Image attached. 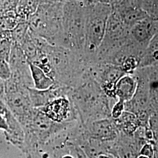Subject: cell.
I'll return each instance as SVG.
<instances>
[{
    "label": "cell",
    "mask_w": 158,
    "mask_h": 158,
    "mask_svg": "<svg viewBox=\"0 0 158 158\" xmlns=\"http://www.w3.org/2000/svg\"><path fill=\"white\" fill-rule=\"evenodd\" d=\"M68 97L84 125L101 119L111 117L108 97L101 86L90 76L85 78L78 85L70 89Z\"/></svg>",
    "instance_id": "1"
},
{
    "label": "cell",
    "mask_w": 158,
    "mask_h": 158,
    "mask_svg": "<svg viewBox=\"0 0 158 158\" xmlns=\"http://www.w3.org/2000/svg\"><path fill=\"white\" fill-rule=\"evenodd\" d=\"M63 2L40 4L37 11L29 18V30L52 45L65 48L63 29Z\"/></svg>",
    "instance_id": "2"
},
{
    "label": "cell",
    "mask_w": 158,
    "mask_h": 158,
    "mask_svg": "<svg viewBox=\"0 0 158 158\" xmlns=\"http://www.w3.org/2000/svg\"><path fill=\"white\" fill-rule=\"evenodd\" d=\"M86 6L80 0H68L63 6V29L66 48L84 52Z\"/></svg>",
    "instance_id": "3"
},
{
    "label": "cell",
    "mask_w": 158,
    "mask_h": 158,
    "mask_svg": "<svg viewBox=\"0 0 158 158\" xmlns=\"http://www.w3.org/2000/svg\"><path fill=\"white\" fill-rule=\"evenodd\" d=\"M67 122L56 123L52 121L38 108H35L32 115L22 125L25 132V146L23 152L26 155L62 130Z\"/></svg>",
    "instance_id": "4"
},
{
    "label": "cell",
    "mask_w": 158,
    "mask_h": 158,
    "mask_svg": "<svg viewBox=\"0 0 158 158\" xmlns=\"http://www.w3.org/2000/svg\"><path fill=\"white\" fill-rule=\"evenodd\" d=\"M111 10L110 4L100 2L86 6L84 49L85 54L93 56L102 45Z\"/></svg>",
    "instance_id": "5"
},
{
    "label": "cell",
    "mask_w": 158,
    "mask_h": 158,
    "mask_svg": "<svg viewBox=\"0 0 158 158\" xmlns=\"http://www.w3.org/2000/svg\"><path fill=\"white\" fill-rule=\"evenodd\" d=\"M38 109L47 117L56 123L80 119L77 110L68 96L57 97Z\"/></svg>",
    "instance_id": "6"
},
{
    "label": "cell",
    "mask_w": 158,
    "mask_h": 158,
    "mask_svg": "<svg viewBox=\"0 0 158 158\" xmlns=\"http://www.w3.org/2000/svg\"><path fill=\"white\" fill-rule=\"evenodd\" d=\"M4 99L8 109L21 125L33 114L35 108L31 102L28 89L6 93Z\"/></svg>",
    "instance_id": "7"
},
{
    "label": "cell",
    "mask_w": 158,
    "mask_h": 158,
    "mask_svg": "<svg viewBox=\"0 0 158 158\" xmlns=\"http://www.w3.org/2000/svg\"><path fill=\"white\" fill-rule=\"evenodd\" d=\"M85 126L92 138L102 141H115L118 137V130L111 117L96 120Z\"/></svg>",
    "instance_id": "8"
},
{
    "label": "cell",
    "mask_w": 158,
    "mask_h": 158,
    "mask_svg": "<svg viewBox=\"0 0 158 158\" xmlns=\"http://www.w3.org/2000/svg\"><path fill=\"white\" fill-rule=\"evenodd\" d=\"M69 89L58 85H54L46 90H38L34 87L28 88L29 96L32 106L36 108L44 107L59 97L68 96Z\"/></svg>",
    "instance_id": "9"
},
{
    "label": "cell",
    "mask_w": 158,
    "mask_h": 158,
    "mask_svg": "<svg viewBox=\"0 0 158 158\" xmlns=\"http://www.w3.org/2000/svg\"><path fill=\"white\" fill-rule=\"evenodd\" d=\"M4 117L6 118L8 126V130L4 132L6 140L23 152L25 146V132L22 125L10 110Z\"/></svg>",
    "instance_id": "10"
},
{
    "label": "cell",
    "mask_w": 158,
    "mask_h": 158,
    "mask_svg": "<svg viewBox=\"0 0 158 158\" xmlns=\"http://www.w3.org/2000/svg\"><path fill=\"white\" fill-rule=\"evenodd\" d=\"M137 80L130 74L122 76L115 84V96L118 100L128 102L132 99L138 89Z\"/></svg>",
    "instance_id": "11"
},
{
    "label": "cell",
    "mask_w": 158,
    "mask_h": 158,
    "mask_svg": "<svg viewBox=\"0 0 158 158\" xmlns=\"http://www.w3.org/2000/svg\"><path fill=\"white\" fill-rule=\"evenodd\" d=\"M114 120L118 130L119 134L132 136L137 128L140 127L135 114L126 110L118 118Z\"/></svg>",
    "instance_id": "12"
},
{
    "label": "cell",
    "mask_w": 158,
    "mask_h": 158,
    "mask_svg": "<svg viewBox=\"0 0 158 158\" xmlns=\"http://www.w3.org/2000/svg\"><path fill=\"white\" fill-rule=\"evenodd\" d=\"M153 24L147 17L135 23L131 29L132 36L138 42L149 40L153 33Z\"/></svg>",
    "instance_id": "13"
},
{
    "label": "cell",
    "mask_w": 158,
    "mask_h": 158,
    "mask_svg": "<svg viewBox=\"0 0 158 158\" xmlns=\"http://www.w3.org/2000/svg\"><path fill=\"white\" fill-rule=\"evenodd\" d=\"M34 88L38 90H46L54 85L55 81L48 76L39 67L29 63Z\"/></svg>",
    "instance_id": "14"
},
{
    "label": "cell",
    "mask_w": 158,
    "mask_h": 158,
    "mask_svg": "<svg viewBox=\"0 0 158 158\" xmlns=\"http://www.w3.org/2000/svg\"><path fill=\"white\" fill-rule=\"evenodd\" d=\"M40 4V0H18L15 11L17 17L21 21H28Z\"/></svg>",
    "instance_id": "15"
},
{
    "label": "cell",
    "mask_w": 158,
    "mask_h": 158,
    "mask_svg": "<svg viewBox=\"0 0 158 158\" xmlns=\"http://www.w3.org/2000/svg\"><path fill=\"white\" fill-rule=\"evenodd\" d=\"M29 27L28 21H21L11 31V40L14 44L20 46L28 36Z\"/></svg>",
    "instance_id": "16"
},
{
    "label": "cell",
    "mask_w": 158,
    "mask_h": 158,
    "mask_svg": "<svg viewBox=\"0 0 158 158\" xmlns=\"http://www.w3.org/2000/svg\"><path fill=\"white\" fill-rule=\"evenodd\" d=\"M19 46L22 49L29 63H31L34 60L40 52L30 36L29 31L28 36Z\"/></svg>",
    "instance_id": "17"
},
{
    "label": "cell",
    "mask_w": 158,
    "mask_h": 158,
    "mask_svg": "<svg viewBox=\"0 0 158 158\" xmlns=\"http://www.w3.org/2000/svg\"><path fill=\"white\" fill-rule=\"evenodd\" d=\"M13 42L11 39L0 40V59L8 62L11 53Z\"/></svg>",
    "instance_id": "18"
},
{
    "label": "cell",
    "mask_w": 158,
    "mask_h": 158,
    "mask_svg": "<svg viewBox=\"0 0 158 158\" xmlns=\"http://www.w3.org/2000/svg\"><path fill=\"white\" fill-rule=\"evenodd\" d=\"M18 0H0V15L16 12Z\"/></svg>",
    "instance_id": "19"
},
{
    "label": "cell",
    "mask_w": 158,
    "mask_h": 158,
    "mask_svg": "<svg viewBox=\"0 0 158 158\" xmlns=\"http://www.w3.org/2000/svg\"><path fill=\"white\" fill-rule=\"evenodd\" d=\"M11 69L9 63L0 59V79L5 81L11 77Z\"/></svg>",
    "instance_id": "20"
},
{
    "label": "cell",
    "mask_w": 158,
    "mask_h": 158,
    "mask_svg": "<svg viewBox=\"0 0 158 158\" xmlns=\"http://www.w3.org/2000/svg\"><path fill=\"white\" fill-rule=\"evenodd\" d=\"M125 111V102L118 100L111 109V117L114 119L118 118Z\"/></svg>",
    "instance_id": "21"
},
{
    "label": "cell",
    "mask_w": 158,
    "mask_h": 158,
    "mask_svg": "<svg viewBox=\"0 0 158 158\" xmlns=\"http://www.w3.org/2000/svg\"><path fill=\"white\" fill-rule=\"evenodd\" d=\"M155 154V145L153 141L147 142L139 151V155L149 158H153Z\"/></svg>",
    "instance_id": "22"
},
{
    "label": "cell",
    "mask_w": 158,
    "mask_h": 158,
    "mask_svg": "<svg viewBox=\"0 0 158 158\" xmlns=\"http://www.w3.org/2000/svg\"><path fill=\"white\" fill-rule=\"evenodd\" d=\"M149 127L152 131H158V111H153L149 119Z\"/></svg>",
    "instance_id": "23"
},
{
    "label": "cell",
    "mask_w": 158,
    "mask_h": 158,
    "mask_svg": "<svg viewBox=\"0 0 158 158\" xmlns=\"http://www.w3.org/2000/svg\"><path fill=\"white\" fill-rule=\"evenodd\" d=\"M136 61L135 59L134 58H129L126 61L125 64H124V67L125 70H130L132 69H134V68L135 67Z\"/></svg>",
    "instance_id": "24"
},
{
    "label": "cell",
    "mask_w": 158,
    "mask_h": 158,
    "mask_svg": "<svg viewBox=\"0 0 158 158\" xmlns=\"http://www.w3.org/2000/svg\"><path fill=\"white\" fill-rule=\"evenodd\" d=\"M8 110L9 109L7 107L5 99L0 98V115L4 116Z\"/></svg>",
    "instance_id": "25"
},
{
    "label": "cell",
    "mask_w": 158,
    "mask_h": 158,
    "mask_svg": "<svg viewBox=\"0 0 158 158\" xmlns=\"http://www.w3.org/2000/svg\"><path fill=\"white\" fill-rule=\"evenodd\" d=\"M8 129V126L6 119L3 115H0V130L6 132Z\"/></svg>",
    "instance_id": "26"
},
{
    "label": "cell",
    "mask_w": 158,
    "mask_h": 158,
    "mask_svg": "<svg viewBox=\"0 0 158 158\" xmlns=\"http://www.w3.org/2000/svg\"><path fill=\"white\" fill-rule=\"evenodd\" d=\"M6 39H11V31H6L0 29V40H6Z\"/></svg>",
    "instance_id": "27"
},
{
    "label": "cell",
    "mask_w": 158,
    "mask_h": 158,
    "mask_svg": "<svg viewBox=\"0 0 158 158\" xmlns=\"http://www.w3.org/2000/svg\"><path fill=\"white\" fill-rule=\"evenodd\" d=\"M5 97V82L0 79V98L4 99Z\"/></svg>",
    "instance_id": "28"
},
{
    "label": "cell",
    "mask_w": 158,
    "mask_h": 158,
    "mask_svg": "<svg viewBox=\"0 0 158 158\" xmlns=\"http://www.w3.org/2000/svg\"><path fill=\"white\" fill-rule=\"evenodd\" d=\"M85 6H90L98 2V0H80Z\"/></svg>",
    "instance_id": "29"
},
{
    "label": "cell",
    "mask_w": 158,
    "mask_h": 158,
    "mask_svg": "<svg viewBox=\"0 0 158 158\" xmlns=\"http://www.w3.org/2000/svg\"><path fill=\"white\" fill-rule=\"evenodd\" d=\"M68 0H40V4L44 3H58V2H64Z\"/></svg>",
    "instance_id": "30"
},
{
    "label": "cell",
    "mask_w": 158,
    "mask_h": 158,
    "mask_svg": "<svg viewBox=\"0 0 158 158\" xmlns=\"http://www.w3.org/2000/svg\"><path fill=\"white\" fill-rule=\"evenodd\" d=\"M153 142L155 146L158 148V131H153Z\"/></svg>",
    "instance_id": "31"
},
{
    "label": "cell",
    "mask_w": 158,
    "mask_h": 158,
    "mask_svg": "<svg viewBox=\"0 0 158 158\" xmlns=\"http://www.w3.org/2000/svg\"><path fill=\"white\" fill-rule=\"evenodd\" d=\"M100 2L104 3V4H110L111 0H98Z\"/></svg>",
    "instance_id": "32"
},
{
    "label": "cell",
    "mask_w": 158,
    "mask_h": 158,
    "mask_svg": "<svg viewBox=\"0 0 158 158\" xmlns=\"http://www.w3.org/2000/svg\"><path fill=\"white\" fill-rule=\"evenodd\" d=\"M137 158H148V157H146V156H142V155H139Z\"/></svg>",
    "instance_id": "33"
}]
</instances>
